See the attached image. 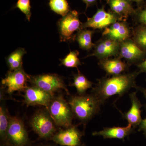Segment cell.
Here are the masks:
<instances>
[{
	"mask_svg": "<svg viewBox=\"0 0 146 146\" xmlns=\"http://www.w3.org/2000/svg\"><path fill=\"white\" fill-rule=\"evenodd\" d=\"M135 76L134 74H120L102 79L93 89V94L102 104L110 97L115 95L122 96L135 87Z\"/></svg>",
	"mask_w": 146,
	"mask_h": 146,
	"instance_id": "1",
	"label": "cell"
},
{
	"mask_svg": "<svg viewBox=\"0 0 146 146\" xmlns=\"http://www.w3.org/2000/svg\"><path fill=\"white\" fill-rule=\"evenodd\" d=\"M49 5L54 13L62 16H65L70 11L67 0H49Z\"/></svg>",
	"mask_w": 146,
	"mask_h": 146,
	"instance_id": "22",
	"label": "cell"
},
{
	"mask_svg": "<svg viewBox=\"0 0 146 146\" xmlns=\"http://www.w3.org/2000/svg\"><path fill=\"white\" fill-rule=\"evenodd\" d=\"M30 75L27 74L23 68L16 70L9 71L2 80L3 86L9 94L15 91H25L29 82Z\"/></svg>",
	"mask_w": 146,
	"mask_h": 146,
	"instance_id": "8",
	"label": "cell"
},
{
	"mask_svg": "<svg viewBox=\"0 0 146 146\" xmlns=\"http://www.w3.org/2000/svg\"><path fill=\"white\" fill-rule=\"evenodd\" d=\"M33 130L41 138L52 137L56 130L54 121L50 113L40 110L32 117L30 122Z\"/></svg>",
	"mask_w": 146,
	"mask_h": 146,
	"instance_id": "5",
	"label": "cell"
},
{
	"mask_svg": "<svg viewBox=\"0 0 146 146\" xmlns=\"http://www.w3.org/2000/svg\"><path fill=\"white\" fill-rule=\"evenodd\" d=\"M60 42H67L73 38V34L83 27L79 19L78 13L75 10L70 11L60 18L57 23Z\"/></svg>",
	"mask_w": 146,
	"mask_h": 146,
	"instance_id": "6",
	"label": "cell"
},
{
	"mask_svg": "<svg viewBox=\"0 0 146 146\" xmlns=\"http://www.w3.org/2000/svg\"><path fill=\"white\" fill-rule=\"evenodd\" d=\"M100 64L106 73L114 76L120 75L127 68L126 64L119 59H105Z\"/></svg>",
	"mask_w": 146,
	"mask_h": 146,
	"instance_id": "17",
	"label": "cell"
},
{
	"mask_svg": "<svg viewBox=\"0 0 146 146\" xmlns=\"http://www.w3.org/2000/svg\"><path fill=\"white\" fill-rule=\"evenodd\" d=\"M29 141L28 133L22 120L11 117L6 142L12 146H27Z\"/></svg>",
	"mask_w": 146,
	"mask_h": 146,
	"instance_id": "7",
	"label": "cell"
},
{
	"mask_svg": "<svg viewBox=\"0 0 146 146\" xmlns=\"http://www.w3.org/2000/svg\"><path fill=\"white\" fill-rule=\"evenodd\" d=\"M79 52L78 51H72L69 53L63 59H60V65H63L67 68H78L81 65L80 60L78 57Z\"/></svg>",
	"mask_w": 146,
	"mask_h": 146,
	"instance_id": "24",
	"label": "cell"
},
{
	"mask_svg": "<svg viewBox=\"0 0 146 146\" xmlns=\"http://www.w3.org/2000/svg\"><path fill=\"white\" fill-rule=\"evenodd\" d=\"M140 20L142 23L146 25V9L143 11L140 15Z\"/></svg>",
	"mask_w": 146,
	"mask_h": 146,
	"instance_id": "27",
	"label": "cell"
},
{
	"mask_svg": "<svg viewBox=\"0 0 146 146\" xmlns=\"http://www.w3.org/2000/svg\"><path fill=\"white\" fill-rule=\"evenodd\" d=\"M1 146H3V145H1Z\"/></svg>",
	"mask_w": 146,
	"mask_h": 146,
	"instance_id": "34",
	"label": "cell"
},
{
	"mask_svg": "<svg viewBox=\"0 0 146 146\" xmlns=\"http://www.w3.org/2000/svg\"><path fill=\"white\" fill-rule=\"evenodd\" d=\"M54 97V95L36 86H27L25 91L24 102L27 106H42L47 109Z\"/></svg>",
	"mask_w": 146,
	"mask_h": 146,
	"instance_id": "9",
	"label": "cell"
},
{
	"mask_svg": "<svg viewBox=\"0 0 146 146\" xmlns=\"http://www.w3.org/2000/svg\"><path fill=\"white\" fill-rule=\"evenodd\" d=\"M132 1H135L136 2H140L141 1H142V0H132Z\"/></svg>",
	"mask_w": 146,
	"mask_h": 146,
	"instance_id": "31",
	"label": "cell"
},
{
	"mask_svg": "<svg viewBox=\"0 0 146 146\" xmlns=\"http://www.w3.org/2000/svg\"><path fill=\"white\" fill-rule=\"evenodd\" d=\"M29 82L32 86H36L44 91L54 95L59 90H65L69 94L68 90L62 78L56 74H46L30 76Z\"/></svg>",
	"mask_w": 146,
	"mask_h": 146,
	"instance_id": "4",
	"label": "cell"
},
{
	"mask_svg": "<svg viewBox=\"0 0 146 146\" xmlns=\"http://www.w3.org/2000/svg\"><path fill=\"white\" fill-rule=\"evenodd\" d=\"M136 42L140 46L146 48V28L140 29L136 33Z\"/></svg>",
	"mask_w": 146,
	"mask_h": 146,
	"instance_id": "26",
	"label": "cell"
},
{
	"mask_svg": "<svg viewBox=\"0 0 146 146\" xmlns=\"http://www.w3.org/2000/svg\"><path fill=\"white\" fill-rule=\"evenodd\" d=\"M15 8H18L25 15L27 20L30 21L32 15L30 0H18Z\"/></svg>",
	"mask_w": 146,
	"mask_h": 146,
	"instance_id": "25",
	"label": "cell"
},
{
	"mask_svg": "<svg viewBox=\"0 0 146 146\" xmlns=\"http://www.w3.org/2000/svg\"><path fill=\"white\" fill-rule=\"evenodd\" d=\"M94 31L90 30H81L75 36L76 41L82 49L89 50L94 46L92 43V36Z\"/></svg>",
	"mask_w": 146,
	"mask_h": 146,
	"instance_id": "19",
	"label": "cell"
},
{
	"mask_svg": "<svg viewBox=\"0 0 146 146\" xmlns=\"http://www.w3.org/2000/svg\"><path fill=\"white\" fill-rule=\"evenodd\" d=\"M103 35L116 42H123L129 36V29L124 23L116 22L106 28Z\"/></svg>",
	"mask_w": 146,
	"mask_h": 146,
	"instance_id": "12",
	"label": "cell"
},
{
	"mask_svg": "<svg viewBox=\"0 0 146 146\" xmlns=\"http://www.w3.org/2000/svg\"><path fill=\"white\" fill-rule=\"evenodd\" d=\"M10 116L5 106L1 104L0 107V136L1 140L6 143L7 133L9 123Z\"/></svg>",
	"mask_w": 146,
	"mask_h": 146,
	"instance_id": "20",
	"label": "cell"
},
{
	"mask_svg": "<svg viewBox=\"0 0 146 146\" xmlns=\"http://www.w3.org/2000/svg\"><path fill=\"white\" fill-rule=\"evenodd\" d=\"M133 129V126L128 124L124 127H114L104 128L103 130L98 132H94V136H100L105 138H117L123 139L127 136Z\"/></svg>",
	"mask_w": 146,
	"mask_h": 146,
	"instance_id": "15",
	"label": "cell"
},
{
	"mask_svg": "<svg viewBox=\"0 0 146 146\" xmlns=\"http://www.w3.org/2000/svg\"><path fill=\"white\" fill-rule=\"evenodd\" d=\"M117 18L112 13L106 12L103 9H99L92 18H88L83 24V28L100 29L106 28L116 23Z\"/></svg>",
	"mask_w": 146,
	"mask_h": 146,
	"instance_id": "11",
	"label": "cell"
},
{
	"mask_svg": "<svg viewBox=\"0 0 146 146\" xmlns=\"http://www.w3.org/2000/svg\"><path fill=\"white\" fill-rule=\"evenodd\" d=\"M141 127L146 133V119L142 120L141 123Z\"/></svg>",
	"mask_w": 146,
	"mask_h": 146,
	"instance_id": "28",
	"label": "cell"
},
{
	"mask_svg": "<svg viewBox=\"0 0 146 146\" xmlns=\"http://www.w3.org/2000/svg\"><path fill=\"white\" fill-rule=\"evenodd\" d=\"M120 51L122 57L130 61L137 60L143 54V51L130 40H126L122 42L120 46Z\"/></svg>",
	"mask_w": 146,
	"mask_h": 146,
	"instance_id": "16",
	"label": "cell"
},
{
	"mask_svg": "<svg viewBox=\"0 0 146 146\" xmlns=\"http://www.w3.org/2000/svg\"><path fill=\"white\" fill-rule=\"evenodd\" d=\"M52 139L61 146H78L81 140V134L76 127L72 125L54 134Z\"/></svg>",
	"mask_w": 146,
	"mask_h": 146,
	"instance_id": "10",
	"label": "cell"
},
{
	"mask_svg": "<svg viewBox=\"0 0 146 146\" xmlns=\"http://www.w3.org/2000/svg\"><path fill=\"white\" fill-rule=\"evenodd\" d=\"M139 67L142 70L146 72V59L143 63L140 64Z\"/></svg>",
	"mask_w": 146,
	"mask_h": 146,
	"instance_id": "29",
	"label": "cell"
},
{
	"mask_svg": "<svg viewBox=\"0 0 146 146\" xmlns=\"http://www.w3.org/2000/svg\"><path fill=\"white\" fill-rule=\"evenodd\" d=\"M109 3L112 10L118 14L126 15L132 10L130 5L125 0H110Z\"/></svg>",
	"mask_w": 146,
	"mask_h": 146,
	"instance_id": "23",
	"label": "cell"
},
{
	"mask_svg": "<svg viewBox=\"0 0 146 146\" xmlns=\"http://www.w3.org/2000/svg\"><path fill=\"white\" fill-rule=\"evenodd\" d=\"M72 85L75 87L79 95L85 94L86 91L93 86V83L80 72L74 75Z\"/></svg>",
	"mask_w": 146,
	"mask_h": 146,
	"instance_id": "21",
	"label": "cell"
},
{
	"mask_svg": "<svg viewBox=\"0 0 146 146\" xmlns=\"http://www.w3.org/2000/svg\"><path fill=\"white\" fill-rule=\"evenodd\" d=\"M68 102L74 117L82 122L88 121L96 115L102 104L93 94L73 96Z\"/></svg>",
	"mask_w": 146,
	"mask_h": 146,
	"instance_id": "2",
	"label": "cell"
},
{
	"mask_svg": "<svg viewBox=\"0 0 146 146\" xmlns=\"http://www.w3.org/2000/svg\"><path fill=\"white\" fill-rule=\"evenodd\" d=\"M84 2L86 3L88 5L91 4L95 2L96 0H82Z\"/></svg>",
	"mask_w": 146,
	"mask_h": 146,
	"instance_id": "30",
	"label": "cell"
},
{
	"mask_svg": "<svg viewBox=\"0 0 146 146\" xmlns=\"http://www.w3.org/2000/svg\"><path fill=\"white\" fill-rule=\"evenodd\" d=\"M27 51L24 48H18L11 53L6 58L9 71H13L23 68V59Z\"/></svg>",
	"mask_w": 146,
	"mask_h": 146,
	"instance_id": "18",
	"label": "cell"
},
{
	"mask_svg": "<svg viewBox=\"0 0 146 146\" xmlns=\"http://www.w3.org/2000/svg\"><path fill=\"white\" fill-rule=\"evenodd\" d=\"M56 125L68 128L72 125L74 115L68 102L61 95L54 97L47 109Z\"/></svg>",
	"mask_w": 146,
	"mask_h": 146,
	"instance_id": "3",
	"label": "cell"
},
{
	"mask_svg": "<svg viewBox=\"0 0 146 146\" xmlns=\"http://www.w3.org/2000/svg\"><path fill=\"white\" fill-rule=\"evenodd\" d=\"M129 96L131 106L129 110L124 114V117L128 124L135 127L140 124L142 121L141 116V105L137 98L135 92L130 94Z\"/></svg>",
	"mask_w": 146,
	"mask_h": 146,
	"instance_id": "14",
	"label": "cell"
},
{
	"mask_svg": "<svg viewBox=\"0 0 146 146\" xmlns=\"http://www.w3.org/2000/svg\"></svg>",
	"mask_w": 146,
	"mask_h": 146,
	"instance_id": "33",
	"label": "cell"
},
{
	"mask_svg": "<svg viewBox=\"0 0 146 146\" xmlns=\"http://www.w3.org/2000/svg\"><path fill=\"white\" fill-rule=\"evenodd\" d=\"M120 47L119 42L107 38L97 44L92 55L100 58H107L117 54Z\"/></svg>",
	"mask_w": 146,
	"mask_h": 146,
	"instance_id": "13",
	"label": "cell"
},
{
	"mask_svg": "<svg viewBox=\"0 0 146 146\" xmlns=\"http://www.w3.org/2000/svg\"><path fill=\"white\" fill-rule=\"evenodd\" d=\"M145 94L146 95V91H145Z\"/></svg>",
	"mask_w": 146,
	"mask_h": 146,
	"instance_id": "32",
	"label": "cell"
}]
</instances>
